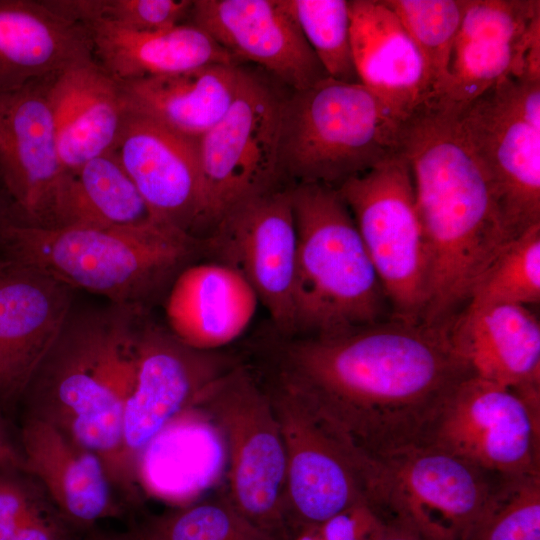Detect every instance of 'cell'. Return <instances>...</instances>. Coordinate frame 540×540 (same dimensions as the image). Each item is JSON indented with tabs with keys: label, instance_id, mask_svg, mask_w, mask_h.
<instances>
[{
	"label": "cell",
	"instance_id": "1f68e13d",
	"mask_svg": "<svg viewBox=\"0 0 540 540\" xmlns=\"http://www.w3.org/2000/svg\"><path fill=\"white\" fill-rule=\"evenodd\" d=\"M414 40L428 65L434 95L446 79L465 0H383Z\"/></svg>",
	"mask_w": 540,
	"mask_h": 540
},
{
	"label": "cell",
	"instance_id": "8d00e7d4",
	"mask_svg": "<svg viewBox=\"0 0 540 540\" xmlns=\"http://www.w3.org/2000/svg\"><path fill=\"white\" fill-rule=\"evenodd\" d=\"M14 540H56V532L33 503L23 517Z\"/></svg>",
	"mask_w": 540,
	"mask_h": 540
},
{
	"label": "cell",
	"instance_id": "60d3db41",
	"mask_svg": "<svg viewBox=\"0 0 540 540\" xmlns=\"http://www.w3.org/2000/svg\"><path fill=\"white\" fill-rule=\"evenodd\" d=\"M90 540H110V539H106V538H98V539H90Z\"/></svg>",
	"mask_w": 540,
	"mask_h": 540
},
{
	"label": "cell",
	"instance_id": "7a4b0ae2",
	"mask_svg": "<svg viewBox=\"0 0 540 540\" xmlns=\"http://www.w3.org/2000/svg\"><path fill=\"white\" fill-rule=\"evenodd\" d=\"M398 149L411 170L426 251L421 322L446 327L515 238L460 131L455 107L427 100L402 121Z\"/></svg>",
	"mask_w": 540,
	"mask_h": 540
},
{
	"label": "cell",
	"instance_id": "ba28073f",
	"mask_svg": "<svg viewBox=\"0 0 540 540\" xmlns=\"http://www.w3.org/2000/svg\"><path fill=\"white\" fill-rule=\"evenodd\" d=\"M268 395L284 440L296 533L357 506L374 508L379 464L355 450L281 371Z\"/></svg>",
	"mask_w": 540,
	"mask_h": 540
},
{
	"label": "cell",
	"instance_id": "277c9868",
	"mask_svg": "<svg viewBox=\"0 0 540 540\" xmlns=\"http://www.w3.org/2000/svg\"><path fill=\"white\" fill-rule=\"evenodd\" d=\"M297 232L294 332L327 336L391 318L376 270L336 187L290 189Z\"/></svg>",
	"mask_w": 540,
	"mask_h": 540
},
{
	"label": "cell",
	"instance_id": "30bf717a",
	"mask_svg": "<svg viewBox=\"0 0 540 540\" xmlns=\"http://www.w3.org/2000/svg\"><path fill=\"white\" fill-rule=\"evenodd\" d=\"M336 188L376 270L391 318L421 322L427 263L408 162L398 151Z\"/></svg>",
	"mask_w": 540,
	"mask_h": 540
},
{
	"label": "cell",
	"instance_id": "9c48e42d",
	"mask_svg": "<svg viewBox=\"0 0 540 540\" xmlns=\"http://www.w3.org/2000/svg\"><path fill=\"white\" fill-rule=\"evenodd\" d=\"M456 115L508 232L540 224V79L508 76Z\"/></svg>",
	"mask_w": 540,
	"mask_h": 540
},
{
	"label": "cell",
	"instance_id": "e0dca14e",
	"mask_svg": "<svg viewBox=\"0 0 540 540\" xmlns=\"http://www.w3.org/2000/svg\"><path fill=\"white\" fill-rule=\"evenodd\" d=\"M189 15L238 63L258 64L293 91L328 77L281 0H195Z\"/></svg>",
	"mask_w": 540,
	"mask_h": 540
},
{
	"label": "cell",
	"instance_id": "4fadbf2b",
	"mask_svg": "<svg viewBox=\"0 0 540 540\" xmlns=\"http://www.w3.org/2000/svg\"><path fill=\"white\" fill-rule=\"evenodd\" d=\"M428 445L502 477L540 475V405L470 375L451 393Z\"/></svg>",
	"mask_w": 540,
	"mask_h": 540
},
{
	"label": "cell",
	"instance_id": "cb8c5ba5",
	"mask_svg": "<svg viewBox=\"0 0 540 540\" xmlns=\"http://www.w3.org/2000/svg\"><path fill=\"white\" fill-rule=\"evenodd\" d=\"M93 57L82 24L42 1L0 0V95Z\"/></svg>",
	"mask_w": 540,
	"mask_h": 540
},
{
	"label": "cell",
	"instance_id": "d6986e66",
	"mask_svg": "<svg viewBox=\"0 0 540 540\" xmlns=\"http://www.w3.org/2000/svg\"><path fill=\"white\" fill-rule=\"evenodd\" d=\"M113 150L157 221L190 235L203 225L198 140L126 110Z\"/></svg>",
	"mask_w": 540,
	"mask_h": 540
},
{
	"label": "cell",
	"instance_id": "e575fe53",
	"mask_svg": "<svg viewBox=\"0 0 540 540\" xmlns=\"http://www.w3.org/2000/svg\"><path fill=\"white\" fill-rule=\"evenodd\" d=\"M192 0H72L69 16L86 25L103 20L137 32H159L180 25Z\"/></svg>",
	"mask_w": 540,
	"mask_h": 540
},
{
	"label": "cell",
	"instance_id": "b9f144b4",
	"mask_svg": "<svg viewBox=\"0 0 540 540\" xmlns=\"http://www.w3.org/2000/svg\"><path fill=\"white\" fill-rule=\"evenodd\" d=\"M110 540H116V539H110Z\"/></svg>",
	"mask_w": 540,
	"mask_h": 540
},
{
	"label": "cell",
	"instance_id": "44dd1931",
	"mask_svg": "<svg viewBox=\"0 0 540 540\" xmlns=\"http://www.w3.org/2000/svg\"><path fill=\"white\" fill-rule=\"evenodd\" d=\"M448 333L473 375L540 403V324L528 306H467Z\"/></svg>",
	"mask_w": 540,
	"mask_h": 540
},
{
	"label": "cell",
	"instance_id": "8992f818",
	"mask_svg": "<svg viewBox=\"0 0 540 540\" xmlns=\"http://www.w3.org/2000/svg\"><path fill=\"white\" fill-rule=\"evenodd\" d=\"M401 123L360 83L294 90L280 104L279 174L338 187L398 153Z\"/></svg>",
	"mask_w": 540,
	"mask_h": 540
},
{
	"label": "cell",
	"instance_id": "6da1fadb",
	"mask_svg": "<svg viewBox=\"0 0 540 540\" xmlns=\"http://www.w3.org/2000/svg\"><path fill=\"white\" fill-rule=\"evenodd\" d=\"M283 372L366 458L429 443L455 387L473 375L448 327L388 318L284 348Z\"/></svg>",
	"mask_w": 540,
	"mask_h": 540
},
{
	"label": "cell",
	"instance_id": "7402d4cb",
	"mask_svg": "<svg viewBox=\"0 0 540 540\" xmlns=\"http://www.w3.org/2000/svg\"><path fill=\"white\" fill-rule=\"evenodd\" d=\"M49 98L66 172L114 149L126 106L120 84L94 57L55 74Z\"/></svg>",
	"mask_w": 540,
	"mask_h": 540
},
{
	"label": "cell",
	"instance_id": "4316f807",
	"mask_svg": "<svg viewBox=\"0 0 540 540\" xmlns=\"http://www.w3.org/2000/svg\"><path fill=\"white\" fill-rule=\"evenodd\" d=\"M85 26L96 62L117 82L173 74L236 59L205 31L180 24L159 32H137L97 20Z\"/></svg>",
	"mask_w": 540,
	"mask_h": 540
},
{
	"label": "cell",
	"instance_id": "83f0119b",
	"mask_svg": "<svg viewBox=\"0 0 540 540\" xmlns=\"http://www.w3.org/2000/svg\"><path fill=\"white\" fill-rule=\"evenodd\" d=\"M152 222L159 221L111 150L65 173L43 227H123Z\"/></svg>",
	"mask_w": 540,
	"mask_h": 540
},
{
	"label": "cell",
	"instance_id": "7c38bea8",
	"mask_svg": "<svg viewBox=\"0 0 540 540\" xmlns=\"http://www.w3.org/2000/svg\"><path fill=\"white\" fill-rule=\"evenodd\" d=\"M281 99L245 71L227 112L198 140L203 225L213 228L240 202L273 189Z\"/></svg>",
	"mask_w": 540,
	"mask_h": 540
},
{
	"label": "cell",
	"instance_id": "5b68a950",
	"mask_svg": "<svg viewBox=\"0 0 540 540\" xmlns=\"http://www.w3.org/2000/svg\"><path fill=\"white\" fill-rule=\"evenodd\" d=\"M196 240L170 225L41 227L13 222L3 233L5 260L45 272L72 289L134 305L192 253Z\"/></svg>",
	"mask_w": 540,
	"mask_h": 540
},
{
	"label": "cell",
	"instance_id": "d6a6232c",
	"mask_svg": "<svg viewBox=\"0 0 540 540\" xmlns=\"http://www.w3.org/2000/svg\"><path fill=\"white\" fill-rule=\"evenodd\" d=\"M134 540H270L248 522L227 496L158 516Z\"/></svg>",
	"mask_w": 540,
	"mask_h": 540
},
{
	"label": "cell",
	"instance_id": "f546056e",
	"mask_svg": "<svg viewBox=\"0 0 540 540\" xmlns=\"http://www.w3.org/2000/svg\"><path fill=\"white\" fill-rule=\"evenodd\" d=\"M329 78L360 83L351 45L347 0H281Z\"/></svg>",
	"mask_w": 540,
	"mask_h": 540
},
{
	"label": "cell",
	"instance_id": "3957f363",
	"mask_svg": "<svg viewBox=\"0 0 540 540\" xmlns=\"http://www.w3.org/2000/svg\"><path fill=\"white\" fill-rule=\"evenodd\" d=\"M134 305L69 314L24 395L28 416L94 452L127 490L123 417L135 376Z\"/></svg>",
	"mask_w": 540,
	"mask_h": 540
},
{
	"label": "cell",
	"instance_id": "ac0fdd59",
	"mask_svg": "<svg viewBox=\"0 0 540 540\" xmlns=\"http://www.w3.org/2000/svg\"><path fill=\"white\" fill-rule=\"evenodd\" d=\"M72 288L0 260V405L23 396L70 312Z\"/></svg>",
	"mask_w": 540,
	"mask_h": 540
},
{
	"label": "cell",
	"instance_id": "52a82bcc",
	"mask_svg": "<svg viewBox=\"0 0 540 540\" xmlns=\"http://www.w3.org/2000/svg\"><path fill=\"white\" fill-rule=\"evenodd\" d=\"M195 403L223 438L231 504L270 540H291L286 450L268 393L245 367L232 366Z\"/></svg>",
	"mask_w": 540,
	"mask_h": 540
},
{
	"label": "cell",
	"instance_id": "603a6c76",
	"mask_svg": "<svg viewBox=\"0 0 540 540\" xmlns=\"http://www.w3.org/2000/svg\"><path fill=\"white\" fill-rule=\"evenodd\" d=\"M258 298L234 267L199 264L184 270L169 294L170 331L184 344L215 351L237 339L249 326Z\"/></svg>",
	"mask_w": 540,
	"mask_h": 540
},
{
	"label": "cell",
	"instance_id": "f35d334b",
	"mask_svg": "<svg viewBox=\"0 0 540 540\" xmlns=\"http://www.w3.org/2000/svg\"><path fill=\"white\" fill-rule=\"evenodd\" d=\"M0 468L23 469V459L10 441L0 417Z\"/></svg>",
	"mask_w": 540,
	"mask_h": 540
},
{
	"label": "cell",
	"instance_id": "9a60e30c",
	"mask_svg": "<svg viewBox=\"0 0 540 540\" xmlns=\"http://www.w3.org/2000/svg\"><path fill=\"white\" fill-rule=\"evenodd\" d=\"M211 241L223 263L250 284L275 325L293 333L297 232L290 189L240 202L213 227Z\"/></svg>",
	"mask_w": 540,
	"mask_h": 540
},
{
	"label": "cell",
	"instance_id": "836d02e7",
	"mask_svg": "<svg viewBox=\"0 0 540 540\" xmlns=\"http://www.w3.org/2000/svg\"><path fill=\"white\" fill-rule=\"evenodd\" d=\"M465 540H540V475L505 477Z\"/></svg>",
	"mask_w": 540,
	"mask_h": 540
},
{
	"label": "cell",
	"instance_id": "5bb4252c",
	"mask_svg": "<svg viewBox=\"0 0 540 540\" xmlns=\"http://www.w3.org/2000/svg\"><path fill=\"white\" fill-rule=\"evenodd\" d=\"M232 366L214 351L194 349L156 325L136 331L135 376L123 417L122 463L127 490L151 441Z\"/></svg>",
	"mask_w": 540,
	"mask_h": 540
},
{
	"label": "cell",
	"instance_id": "8fae6325",
	"mask_svg": "<svg viewBox=\"0 0 540 540\" xmlns=\"http://www.w3.org/2000/svg\"><path fill=\"white\" fill-rule=\"evenodd\" d=\"M378 463L380 511L425 540H465L505 478L432 445Z\"/></svg>",
	"mask_w": 540,
	"mask_h": 540
},
{
	"label": "cell",
	"instance_id": "ffe728a7",
	"mask_svg": "<svg viewBox=\"0 0 540 540\" xmlns=\"http://www.w3.org/2000/svg\"><path fill=\"white\" fill-rule=\"evenodd\" d=\"M351 45L360 84L402 122L433 97L424 56L383 0H350Z\"/></svg>",
	"mask_w": 540,
	"mask_h": 540
},
{
	"label": "cell",
	"instance_id": "d590c367",
	"mask_svg": "<svg viewBox=\"0 0 540 540\" xmlns=\"http://www.w3.org/2000/svg\"><path fill=\"white\" fill-rule=\"evenodd\" d=\"M32 504L20 484L0 476V540H14L17 529Z\"/></svg>",
	"mask_w": 540,
	"mask_h": 540
},
{
	"label": "cell",
	"instance_id": "f1b7e54d",
	"mask_svg": "<svg viewBox=\"0 0 540 540\" xmlns=\"http://www.w3.org/2000/svg\"><path fill=\"white\" fill-rule=\"evenodd\" d=\"M538 43L540 33L519 40L457 35L446 79L432 98L456 108L467 105L504 78L521 76Z\"/></svg>",
	"mask_w": 540,
	"mask_h": 540
},
{
	"label": "cell",
	"instance_id": "4dcf8cb0",
	"mask_svg": "<svg viewBox=\"0 0 540 540\" xmlns=\"http://www.w3.org/2000/svg\"><path fill=\"white\" fill-rule=\"evenodd\" d=\"M540 300V224L513 239L495 259L467 306H529ZM466 306V307H467Z\"/></svg>",
	"mask_w": 540,
	"mask_h": 540
},
{
	"label": "cell",
	"instance_id": "484cf974",
	"mask_svg": "<svg viewBox=\"0 0 540 540\" xmlns=\"http://www.w3.org/2000/svg\"><path fill=\"white\" fill-rule=\"evenodd\" d=\"M244 73L239 65L211 64L118 83L126 110L199 140L227 112Z\"/></svg>",
	"mask_w": 540,
	"mask_h": 540
},
{
	"label": "cell",
	"instance_id": "2e32d148",
	"mask_svg": "<svg viewBox=\"0 0 540 540\" xmlns=\"http://www.w3.org/2000/svg\"><path fill=\"white\" fill-rule=\"evenodd\" d=\"M53 76L0 95V177L18 222L41 227L66 173L49 98Z\"/></svg>",
	"mask_w": 540,
	"mask_h": 540
},
{
	"label": "cell",
	"instance_id": "74e56055",
	"mask_svg": "<svg viewBox=\"0 0 540 540\" xmlns=\"http://www.w3.org/2000/svg\"><path fill=\"white\" fill-rule=\"evenodd\" d=\"M368 540H425L419 534L397 521H386Z\"/></svg>",
	"mask_w": 540,
	"mask_h": 540
},
{
	"label": "cell",
	"instance_id": "d4e9b609",
	"mask_svg": "<svg viewBox=\"0 0 540 540\" xmlns=\"http://www.w3.org/2000/svg\"><path fill=\"white\" fill-rule=\"evenodd\" d=\"M23 469L44 486L71 520L91 524L115 513L102 460L54 425L27 416L21 432Z\"/></svg>",
	"mask_w": 540,
	"mask_h": 540
},
{
	"label": "cell",
	"instance_id": "ab89813d",
	"mask_svg": "<svg viewBox=\"0 0 540 540\" xmlns=\"http://www.w3.org/2000/svg\"><path fill=\"white\" fill-rule=\"evenodd\" d=\"M16 221L18 218L14 203L0 177V247L4 231Z\"/></svg>",
	"mask_w": 540,
	"mask_h": 540
}]
</instances>
